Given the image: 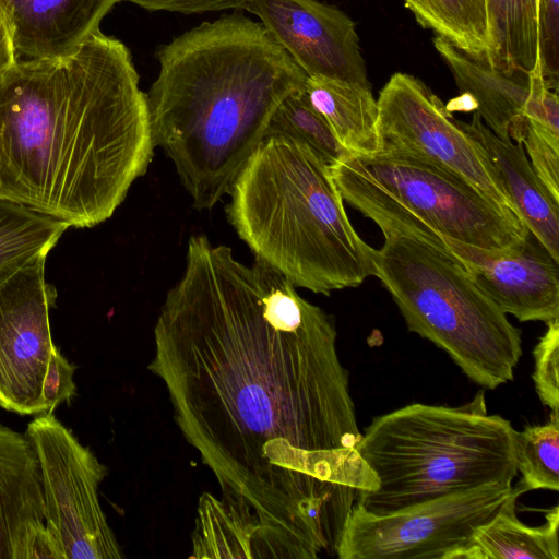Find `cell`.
Here are the masks:
<instances>
[{
  "label": "cell",
  "instance_id": "2e32d148",
  "mask_svg": "<svg viewBox=\"0 0 559 559\" xmlns=\"http://www.w3.org/2000/svg\"><path fill=\"white\" fill-rule=\"evenodd\" d=\"M456 122L483 150L515 214L559 261V202L533 170L523 144L499 139L477 112L472 122Z\"/></svg>",
  "mask_w": 559,
  "mask_h": 559
},
{
  "label": "cell",
  "instance_id": "4fadbf2b",
  "mask_svg": "<svg viewBox=\"0 0 559 559\" xmlns=\"http://www.w3.org/2000/svg\"><path fill=\"white\" fill-rule=\"evenodd\" d=\"M441 238L506 314L545 323L559 319V261L531 233L520 245L502 250Z\"/></svg>",
  "mask_w": 559,
  "mask_h": 559
},
{
  "label": "cell",
  "instance_id": "277c9868",
  "mask_svg": "<svg viewBox=\"0 0 559 559\" xmlns=\"http://www.w3.org/2000/svg\"><path fill=\"white\" fill-rule=\"evenodd\" d=\"M228 194L238 237L296 288L330 295L373 275L376 249L350 224L329 164L304 141L266 136Z\"/></svg>",
  "mask_w": 559,
  "mask_h": 559
},
{
  "label": "cell",
  "instance_id": "8fae6325",
  "mask_svg": "<svg viewBox=\"0 0 559 559\" xmlns=\"http://www.w3.org/2000/svg\"><path fill=\"white\" fill-rule=\"evenodd\" d=\"M46 257L0 272V406L44 414L43 382L55 344L49 309L56 292L45 280Z\"/></svg>",
  "mask_w": 559,
  "mask_h": 559
},
{
  "label": "cell",
  "instance_id": "9a60e30c",
  "mask_svg": "<svg viewBox=\"0 0 559 559\" xmlns=\"http://www.w3.org/2000/svg\"><path fill=\"white\" fill-rule=\"evenodd\" d=\"M432 43L452 72L461 95L473 100L486 127L501 140L522 143L528 103L544 79L542 72L499 71L440 36Z\"/></svg>",
  "mask_w": 559,
  "mask_h": 559
},
{
  "label": "cell",
  "instance_id": "83f0119b",
  "mask_svg": "<svg viewBox=\"0 0 559 559\" xmlns=\"http://www.w3.org/2000/svg\"><path fill=\"white\" fill-rule=\"evenodd\" d=\"M75 366L70 364L61 352L55 347L43 382V404L45 413H53L55 408L63 402L70 401L76 389L73 382Z\"/></svg>",
  "mask_w": 559,
  "mask_h": 559
},
{
  "label": "cell",
  "instance_id": "cb8c5ba5",
  "mask_svg": "<svg viewBox=\"0 0 559 559\" xmlns=\"http://www.w3.org/2000/svg\"><path fill=\"white\" fill-rule=\"evenodd\" d=\"M514 452L521 481L516 487L528 490H559V411H551L544 425L515 431Z\"/></svg>",
  "mask_w": 559,
  "mask_h": 559
},
{
  "label": "cell",
  "instance_id": "603a6c76",
  "mask_svg": "<svg viewBox=\"0 0 559 559\" xmlns=\"http://www.w3.org/2000/svg\"><path fill=\"white\" fill-rule=\"evenodd\" d=\"M522 144L533 170L559 202V98L544 80L530 99Z\"/></svg>",
  "mask_w": 559,
  "mask_h": 559
},
{
  "label": "cell",
  "instance_id": "9c48e42d",
  "mask_svg": "<svg viewBox=\"0 0 559 559\" xmlns=\"http://www.w3.org/2000/svg\"><path fill=\"white\" fill-rule=\"evenodd\" d=\"M26 436L38 460L45 524L64 559L123 558L98 497L107 467L52 413L35 417Z\"/></svg>",
  "mask_w": 559,
  "mask_h": 559
},
{
  "label": "cell",
  "instance_id": "52a82bcc",
  "mask_svg": "<svg viewBox=\"0 0 559 559\" xmlns=\"http://www.w3.org/2000/svg\"><path fill=\"white\" fill-rule=\"evenodd\" d=\"M330 171L343 200L381 230H430L488 250L518 246L530 234L514 213L427 163L346 154Z\"/></svg>",
  "mask_w": 559,
  "mask_h": 559
},
{
  "label": "cell",
  "instance_id": "f546056e",
  "mask_svg": "<svg viewBox=\"0 0 559 559\" xmlns=\"http://www.w3.org/2000/svg\"><path fill=\"white\" fill-rule=\"evenodd\" d=\"M22 559H64L63 554L45 523L37 526L28 536Z\"/></svg>",
  "mask_w": 559,
  "mask_h": 559
},
{
  "label": "cell",
  "instance_id": "ffe728a7",
  "mask_svg": "<svg viewBox=\"0 0 559 559\" xmlns=\"http://www.w3.org/2000/svg\"><path fill=\"white\" fill-rule=\"evenodd\" d=\"M489 47L484 60L503 72L540 71L537 0H486Z\"/></svg>",
  "mask_w": 559,
  "mask_h": 559
},
{
  "label": "cell",
  "instance_id": "ac0fdd59",
  "mask_svg": "<svg viewBox=\"0 0 559 559\" xmlns=\"http://www.w3.org/2000/svg\"><path fill=\"white\" fill-rule=\"evenodd\" d=\"M304 90L346 153L359 156L376 154L379 111L371 86L307 76Z\"/></svg>",
  "mask_w": 559,
  "mask_h": 559
},
{
  "label": "cell",
  "instance_id": "44dd1931",
  "mask_svg": "<svg viewBox=\"0 0 559 559\" xmlns=\"http://www.w3.org/2000/svg\"><path fill=\"white\" fill-rule=\"evenodd\" d=\"M403 1L423 27L484 59L489 47L486 0Z\"/></svg>",
  "mask_w": 559,
  "mask_h": 559
},
{
  "label": "cell",
  "instance_id": "d6986e66",
  "mask_svg": "<svg viewBox=\"0 0 559 559\" xmlns=\"http://www.w3.org/2000/svg\"><path fill=\"white\" fill-rule=\"evenodd\" d=\"M522 491L512 487L495 515L479 525L457 559H559V508L550 509L545 524L533 527L515 513Z\"/></svg>",
  "mask_w": 559,
  "mask_h": 559
},
{
  "label": "cell",
  "instance_id": "7c38bea8",
  "mask_svg": "<svg viewBox=\"0 0 559 559\" xmlns=\"http://www.w3.org/2000/svg\"><path fill=\"white\" fill-rule=\"evenodd\" d=\"M270 36L310 78L370 86L355 23L317 0H248Z\"/></svg>",
  "mask_w": 559,
  "mask_h": 559
},
{
  "label": "cell",
  "instance_id": "7a4b0ae2",
  "mask_svg": "<svg viewBox=\"0 0 559 559\" xmlns=\"http://www.w3.org/2000/svg\"><path fill=\"white\" fill-rule=\"evenodd\" d=\"M129 48L99 31L74 53L0 76V198L69 227L108 219L154 156Z\"/></svg>",
  "mask_w": 559,
  "mask_h": 559
},
{
  "label": "cell",
  "instance_id": "3957f363",
  "mask_svg": "<svg viewBox=\"0 0 559 559\" xmlns=\"http://www.w3.org/2000/svg\"><path fill=\"white\" fill-rule=\"evenodd\" d=\"M146 93L155 146L171 159L197 210L213 209L265 138L277 106L307 74L242 13L157 47Z\"/></svg>",
  "mask_w": 559,
  "mask_h": 559
},
{
  "label": "cell",
  "instance_id": "e0dca14e",
  "mask_svg": "<svg viewBox=\"0 0 559 559\" xmlns=\"http://www.w3.org/2000/svg\"><path fill=\"white\" fill-rule=\"evenodd\" d=\"M43 523L41 478L32 442L0 425V559H22L29 534Z\"/></svg>",
  "mask_w": 559,
  "mask_h": 559
},
{
  "label": "cell",
  "instance_id": "6da1fadb",
  "mask_svg": "<svg viewBox=\"0 0 559 559\" xmlns=\"http://www.w3.org/2000/svg\"><path fill=\"white\" fill-rule=\"evenodd\" d=\"M336 336L333 317L263 262L189 239L147 369L258 558L336 556L358 492L379 486L356 449Z\"/></svg>",
  "mask_w": 559,
  "mask_h": 559
},
{
  "label": "cell",
  "instance_id": "484cf974",
  "mask_svg": "<svg viewBox=\"0 0 559 559\" xmlns=\"http://www.w3.org/2000/svg\"><path fill=\"white\" fill-rule=\"evenodd\" d=\"M546 324L547 330L533 350V380L542 403L559 411V319Z\"/></svg>",
  "mask_w": 559,
  "mask_h": 559
},
{
  "label": "cell",
  "instance_id": "7402d4cb",
  "mask_svg": "<svg viewBox=\"0 0 559 559\" xmlns=\"http://www.w3.org/2000/svg\"><path fill=\"white\" fill-rule=\"evenodd\" d=\"M69 226L0 198V272L46 257Z\"/></svg>",
  "mask_w": 559,
  "mask_h": 559
},
{
  "label": "cell",
  "instance_id": "5bb4252c",
  "mask_svg": "<svg viewBox=\"0 0 559 559\" xmlns=\"http://www.w3.org/2000/svg\"><path fill=\"white\" fill-rule=\"evenodd\" d=\"M121 0H0L19 59L74 53Z\"/></svg>",
  "mask_w": 559,
  "mask_h": 559
},
{
  "label": "cell",
  "instance_id": "4dcf8cb0",
  "mask_svg": "<svg viewBox=\"0 0 559 559\" xmlns=\"http://www.w3.org/2000/svg\"><path fill=\"white\" fill-rule=\"evenodd\" d=\"M19 60L12 34L0 10V76Z\"/></svg>",
  "mask_w": 559,
  "mask_h": 559
},
{
  "label": "cell",
  "instance_id": "8992f818",
  "mask_svg": "<svg viewBox=\"0 0 559 559\" xmlns=\"http://www.w3.org/2000/svg\"><path fill=\"white\" fill-rule=\"evenodd\" d=\"M373 275L409 331L449 354L476 384L492 390L514 377L521 331L479 288L442 238L430 230H381Z\"/></svg>",
  "mask_w": 559,
  "mask_h": 559
},
{
  "label": "cell",
  "instance_id": "f1b7e54d",
  "mask_svg": "<svg viewBox=\"0 0 559 559\" xmlns=\"http://www.w3.org/2000/svg\"><path fill=\"white\" fill-rule=\"evenodd\" d=\"M148 11H169L195 14L227 9H245L248 0H121Z\"/></svg>",
  "mask_w": 559,
  "mask_h": 559
},
{
  "label": "cell",
  "instance_id": "5b68a950",
  "mask_svg": "<svg viewBox=\"0 0 559 559\" xmlns=\"http://www.w3.org/2000/svg\"><path fill=\"white\" fill-rule=\"evenodd\" d=\"M515 429L484 391L457 407L414 403L372 420L356 449L379 486L356 503L376 515L515 477Z\"/></svg>",
  "mask_w": 559,
  "mask_h": 559
},
{
  "label": "cell",
  "instance_id": "ba28073f",
  "mask_svg": "<svg viewBox=\"0 0 559 559\" xmlns=\"http://www.w3.org/2000/svg\"><path fill=\"white\" fill-rule=\"evenodd\" d=\"M512 489L491 483L386 515L353 506L342 531L340 559H457L474 531L490 520Z\"/></svg>",
  "mask_w": 559,
  "mask_h": 559
},
{
  "label": "cell",
  "instance_id": "4316f807",
  "mask_svg": "<svg viewBox=\"0 0 559 559\" xmlns=\"http://www.w3.org/2000/svg\"><path fill=\"white\" fill-rule=\"evenodd\" d=\"M539 67L547 86H559V0H537Z\"/></svg>",
  "mask_w": 559,
  "mask_h": 559
},
{
  "label": "cell",
  "instance_id": "30bf717a",
  "mask_svg": "<svg viewBox=\"0 0 559 559\" xmlns=\"http://www.w3.org/2000/svg\"><path fill=\"white\" fill-rule=\"evenodd\" d=\"M377 104L376 154L436 166L515 214L480 146L423 81L396 72L380 91Z\"/></svg>",
  "mask_w": 559,
  "mask_h": 559
},
{
  "label": "cell",
  "instance_id": "d4e9b609",
  "mask_svg": "<svg viewBox=\"0 0 559 559\" xmlns=\"http://www.w3.org/2000/svg\"><path fill=\"white\" fill-rule=\"evenodd\" d=\"M276 134L304 141L329 166L348 154L338 144L323 117L312 107L304 88L287 95L272 115L265 138Z\"/></svg>",
  "mask_w": 559,
  "mask_h": 559
}]
</instances>
